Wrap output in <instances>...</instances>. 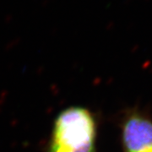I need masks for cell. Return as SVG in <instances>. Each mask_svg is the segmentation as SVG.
I'll return each mask as SVG.
<instances>
[{
	"instance_id": "6da1fadb",
	"label": "cell",
	"mask_w": 152,
	"mask_h": 152,
	"mask_svg": "<svg viewBox=\"0 0 152 152\" xmlns=\"http://www.w3.org/2000/svg\"><path fill=\"white\" fill-rule=\"evenodd\" d=\"M96 134L91 113L80 107H69L55 120L49 152H96Z\"/></svg>"
},
{
	"instance_id": "7a4b0ae2",
	"label": "cell",
	"mask_w": 152,
	"mask_h": 152,
	"mask_svg": "<svg viewBox=\"0 0 152 152\" xmlns=\"http://www.w3.org/2000/svg\"><path fill=\"white\" fill-rule=\"evenodd\" d=\"M124 152H152V122L139 114L129 117L123 126Z\"/></svg>"
}]
</instances>
